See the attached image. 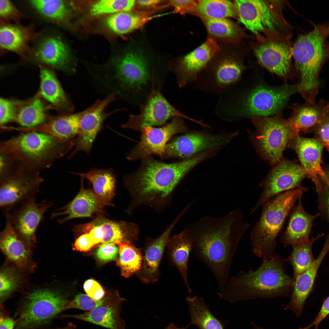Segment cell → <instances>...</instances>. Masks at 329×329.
<instances>
[{"label":"cell","instance_id":"6da1fadb","mask_svg":"<svg viewBox=\"0 0 329 329\" xmlns=\"http://www.w3.org/2000/svg\"><path fill=\"white\" fill-rule=\"evenodd\" d=\"M250 224L239 208L225 216H205L186 226L192 239V251L210 270L218 281L219 290L228 281L230 267L238 246Z\"/></svg>","mask_w":329,"mask_h":329},{"label":"cell","instance_id":"7a4b0ae2","mask_svg":"<svg viewBox=\"0 0 329 329\" xmlns=\"http://www.w3.org/2000/svg\"><path fill=\"white\" fill-rule=\"evenodd\" d=\"M207 151L182 161L165 163L150 157L141 160L136 171L124 178L131 201L126 212L131 214L138 206H149L158 212L170 204L173 192L184 178L202 162L212 158Z\"/></svg>","mask_w":329,"mask_h":329},{"label":"cell","instance_id":"3957f363","mask_svg":"<svg viewBox=\"0 0 329 329\" xmlns=\"http://www.w3.org/2000/svg\"><path fill=\"white\" fill-rule=\"evenodd\" d=\"M298 90V84L260 85L247 93L238 83L218 96L215 113L228 122L251 116H267L280 111Z\"/></svg>","mask_w":329,"mask_h":329},{"label":"cell","instance_id":"277c9868","mask_svg":"<svg viewBox=\"0 0 329 329\" xmlns=\"http://www.w3.org/2000/svg\"><path fill=\"white\" fill-rule=\"evenodd\" d=\"M286 260L276 255L255 271H240L218 294L231 303L257 298L291 295L293 278L285 273Z\"/></svg>","mask_w":329,"mask_h":329},{"label":"cell","instance_id":"5b68a950","mask_svg":"<svg viewBox=\"0 0 329 329\" xmlns=\"http://www.w3.org/2000/svg\"><path fill=\"white\" fill-rule=\"evenodd\" d=\"M329 31L325 23L299 36L291 50L296 69L300 76L298 92L306 102L313 103L318 93L321 69L329 60Z\"/></svg>","mask_w":329,"mask_h":329},{"label":"cell","instance_id":"8992f818","mask_svg":"<svg viewBox=\"0 0 329 329\" xmlns=\"http://www.w3.org/2000/svg\"><path fill=\"white\" fill-rule=\"evenodd\" d=\"M307 190L300 186L271 198L262 205L260 218L250 235L253 252L263 262L274 256L276 237L295 203Z\"/></svg>","mask_w":329,"mask_h":329},{"label":"cell","instance_id":"52a82bcc","mask_svg":"<svg viewBox=\"0 0 329 329\" xmlns=\"http://www.w3.org/2000/svg\"><path fill=\"white\" fill-rule=\"evenodd\" d=\"M112 66L110 70L92 73L89 76L95 89L106 95L113 93L116 98L127 92L139 91L150 79L147 62L137 53H127Z\"/></svg>","mask_w":329,"mask_h":329},{"label":"cell","instance_id":"ba28073f","mask_svg":"<svg viewBox=\"0 0 329 329\" xmlns=\"http://www.w3.org/2000/svg\"><path fill=\"white\" fill-rule=\"evenodd\" d=\"M23 297L16 312L14 329H37L46 325L65 311L69 301L51 288L33 290Z\"/></svg>","mask_w":329,"mask_h":329},{"label":"cell","instance_id":"9c48e42d","mask_svg":"<svg viewBox=\"0 0 329 329\" xmlns=\"http://www.w3.org/2000/svg\"><path fill=\"white\" fill-rule=\"evenodd\" d=\"M73 146L47 133L29 132L3 142L0 151L22 161L36 164L62 156Z\"/></svg>","mask_w":329,"mask_h":329},{"label":"cell","instance_id":"30bf717a","mask_svg":"<svg viewBox=\"0 0 329 329\" xmlns=\"http://www.w3.org/2000/svg\"><path fill=\"white\" fill-rule=\"evenodd\" d=\"M256 143L261 154L273 165L280 161L283 152L293 137L299 135L289 119L254 116Z\"/></svg>","mask_w":329,"mask_h":329},{"label":"cell","instance_id":"8fae6325","mask_svg":"<svg viewBox=\"0 0 329 329\" xmlns=\"http://www.w3.org/2000/svg\"><path fill=\"white\" fill-rule=\"evenodd\" d=\"M154 73L151 76V91L145 103L140 107V113L129 115L128 121L122 127L140 131L143 126L164 125L168 120L175 117L186 119L203 126V122L187 116L167 101L161 92L160 83L157 88L155 87Z\"/></svg>","mask_w":329,"mask_h":329},{"label":"cell","instance_id":"7c38bea8","mask_svg":"<svg viewBox=\"0 0 329 329\" xmlns=\"http://www.w3.org/2000/svg\"><path fill=\"white\" fill-rule=\"evenodd\" d=\"M237 134V132L214 134L205 130H192L168 143L161 158L183 160L207 151L219 150L228 144Z\"/></svg>","mask_w":329,"mask_h":329},{"label":"cell","instance_id":"4fadbf2b","mask_svg":"<svg viewBox=\"0 0 329 329\" xmlns=\"http://www.w3.org/2000/svg\"><path fill=\"white\" fill-rule=\"evenodd\" d=\"M53 204V202L45 200L37 203L34 196L4 214L17 235L32 249L37 243L38 227Z\"/></svg>","mask_w":329,"mask_h":329},{"label":"cell","instance_id":"5bb4252c","mask_svg":"<svg viewBox=\"0 0 329 329\" xmlns=\"http://www.w3.org/2000/svg\"><path fill=\"white\" fill-rule=\"evenodd\" d=\"M192 130L185 124L182 118L179 117L173 118L170 122L161 127L143 126L140 131V141L130 151L127 158L132 161L141 160L153 155H158L162 158L168 142L173 136Z\"/></svg>","mask_w":329,"mask_h":329},{"label":"cell","instance_id":"9a60e30c","mask_svg":"<svg viewBox=\"0 0 329 329\" xmlns=\"http://www.w3.org/2000/svg\"><path fill=\"white\" fill-rule=\"evenodd\" d=\"M73 232L87 233L96 245L99 243L119 245L125 241L133 243L138 239L140 230L136 224L116 221L98 215L91 221L77 225Z\"/></svg>","mask_w":329,"mask_h":329},{"label":"cell","instance_id":"2e32d148","mask_svg":"<svg viewBox=\"0 0 329 329\" xmlns=\"http://www.w3.org/2000/svg\"><path fill=\"white\" fill-rule=\"evenodd\" d=\"M243 68L232 58L221 59L207 66L199 73L193 83V88L219 96L239 82Z\"/></svg>","mask_w":329,"mask_h":329},{"label":"cell","instance_id":"e0dca14e","mask_svg":"<svg viewBox=\"0 0 329 329\" xmlns=\"http://www.w3.org/2000/svg\"><path fill=\"white\" fill-rule=\"evenodd\" d=\"M43 180L37 173L22 170L3 176L1 178L0 208L4 213L9 211L40 191Z\"/></svg>","mask_w":329,"mask_h":329},{"label":"cell","instance_id":"ac0fdd59","mask_svg":"<svg viewBox=\"0 0 329 329\" xmlns=\"http://www.w3.org/2000/svg\"><path fill=\"white\" fill-rule=\"evenodd\" d=\"M267 177L260 185L263 189L250 214L265 202L278 194L300 187L307 176L301 165L295 162L282 160L278 162Z\"/></svg>","mask_w":329,"mask_h":329},{"label":"cell","instance_id":"d6986e66","mask_svg":"<svg viewBox=\"0 0 329 329\" xmlns=\"http://www.w3.org/2000/svg\"><path fill=\"white\" fill-rule=\"evenodd\" d=\"M116 99L114 94L108 95L102 100H98L91 106L81 112L79 132L75 142V148L70 155L72 157L79 151L90 154L92 145L101 129L105 120L110 115L120 110L106 112L107 106Z\"/></svg>","mask_w":329,"mask_h":329},{"label":"cell","instance_id":"ffe728a7","mask_svg":"<svg viewBox=\"0 0 329 329\" xmlns=\"http://www.w3.org/2000/svg\"><path fill=\"white\" fill-rule=\"evenodd\" d=\"M219 49L217 42L209 38L179 61L172 68L179 87L182 88L193 83Z\"/></svg>","mask_w":329,"mask_h":329},{"label":"cell","instance_id":"44dd1931","mask_svg":"<svg viewBox=\"0 0 329 329\" xmlns=\"http://www.w3.org/2000/svg\"><path fill=\"white\" fill-rule=\"evenodd\" d=\"M288 146L296 152L307 177L314 182L317 192H321L323 188L320 178L326 184L329 180L321 165L323 145L315 138L298 135L292 138Z\"/></svg>","mask_w":329,"mask_h":329},{"label":"cell","instance_id":"7402d4cb","mask_svg":"<svg viewBox=\"0 0 329 329\" xmlns=\"http://www.w3.org/2000/svg\"><path fill=\"white\" fill-rule=\"evenodd\" d=\"M40 36L33 24L24 26L0 21L1 54L12 52L26 59L33 54V48L30 44L37 41Z\"/></svg>","mask_w":329,"mask_h":329},{"label":"cell","instance_id":"603a6c76","mask_svg":"<svg viewBox=\"0 0 329 329\" xmlns=\"http://www.w3.org/2000/svg\"><path fill=\"white\" fill-rule=\"evenodd\" d=\"M184 214L183 212L180 213L157 238L147 239L143 253L142 266L136 274L144 284L153 283L157 281L160 274V264L170 234Z\"/></svg>","mask_w":329,"mask_h":329},{"label":"cell","instance_id":"cb8c5ba5","mask_svg":"<svg viewBox=\"0 0 329 329\" xmlns=\"http://www.w3.org/2000/svg\"><path fill=\"white\" fill-rule=\"evenodd\" d=\"M240 22L253 33L257 34L265 28L276 32L277 22L274 12L268 3L264 0H235Z\"/></svg>","mask_w":329,"mask_h":329},{"label":"cell","instance_id":"d4e9b609","mask_svg":"<svg viewBox=\"0 0 329 329\" xmlns=\"http://www.w3.org/2000/svg\"><path fill=\"white\" fill-rule=\"evenodd\" d=\"M83 179L82 178L80 190L75 198L66 205L51 212V218H57L59 224L74 218L90 217L94 214L104 213L103 208L104 206L93 189L84 188Z\"/></svg>","mask_w":329,"mask_h":329},{"label":"cell","instance_id":"484cf974","mask_svg":"<svg viewBox=\"0 0 329 329\" xmlns=\"http://www.w3.org/2000/svg\"><path fill=\"white\" fill-rule=\"evenodd\" d=\"M32 56L42 64L60 70L68 75L75 73V68L70 65L67 47L56 37L48 36L40 40L33 48Z\"/></svg>","mask_w":329,"mask_h":329},{"label":"cell","instance_id":"4316f807","mask_svg":"<svg viewBox=\"0 0 329 329\" xmlns=\"http://www.w3.org/2000/svg\"><path fill=\"white\" fill-rule=\"evenodd\" d=\"M329 252V235L318 257L310 267L294 279L290 301L284 308L292 311L297 317L302 314L305 301L313 288L319 268Z\"/></svg>","mask_w":329,"mask_h":329},{"label":"cell","instance_id":"83f0119b","mask_svg":"<svg viewBox=\"0 0 329 329\" xmlns=\"http://www.w3.org/2000/svg\"><path fill=\"white\" fill-rule=\"evenodd\" d=\"M0 247L8 259L22 271H31L34 269L31 248L19 238L6 219L0 233Z\"/></svg>","mask_w":329,"mask_h":329},{"label":"cell","instance_id":"f1b7e54d","mask_svg":"<svg viewBox=\"0 0 329 329\" xmlns=\"http://www.w3.org/2000/svg\"><path fill=\"white\" fill-rule=\"evenodd\" d=\"M254 52L260 64L280 76L287 75L290 68L291 50L285 44L269 41L259 44Z\"/></svg>","mask_w":329,"mask_h":329},{"label":"cell","instance_id":"f546056e","mask_svg":"<svg viewBox=\"0 0 329 329\" xmlns=\"http://www.w3.org/2000/svg\"><path fill=\"white\" fill-rule=\"evenodd\" d=\"M81 112L63 114L51 118L47 122L32 128L20 127L17 130L36 132L51 135L64 142L75 145L79 130Z\"/></svg>","mask_w":329,"mask_h":329},{"label":"cell","instance_id":"4dcf8cb0","mask_svg":"<svg viewBox=\"0 0 329 329\" xmlns=\"http://www.w3.org/2000/svg\"><path fill=\"white\" fill-rule=\"evenodd\" d=\"M124 299L108 301L104 304L80 314L60 315L61 318H71L89 322L108 329H125V323L120 316L121 303Z\"/></svg>","mask_w":329,"mask_h":329},{"label":"cell","instance_id":"1f68e13d","mask_svg":"<svg viewBox=\"0 0 329 329\" xmlns=\"http://www.w3.org/2000/svg\"><path fill=\"white\" fill-rule=\"evenodd\" d=\"M41 82L38 92L55 109L63 114L70 113L74 105L63 90L54 72L47 66L40 65Z\"/></svg>","mask_w":329,"mask_h":329},{"label":"cell","instance_id":"d6a6232c","mask_svg":"<svg viewBox=\"0 0 329 329\" xmlns=\"http://www.w3.org/2000/svg\"><path fill=\"white\" fill-rule=\"evenodd\" d=\"M302 196L298 199V203L294 206L289 214L287 228L280 239V242L286 247L292 246L299 241L309 239L314 220L319 215L308 214L304 210L302 203Z\"/></svg>","mask_w":329,"mask_h":329},{"label":"cell","instance_id":"836d02e7","mask_svg":"<svg viewBox=\"0 0 329 329\" xmlns=\"http://www.w3.org/2000/svg\"><path fill=\"white\" fill-rule=\"evenodd\" d=\"M167 253L171 263L177 269L186 287L191 293L187 277L188 262L192 251V239L190 232L185 226L179 233L170 237L167 246Z\"/></svg>","mask_w":329,"mask_h":329},{"label":"cell","instance_id":"e575fe53","mask_svg":"<svg viewBox=\"0 0 329 329\" xmlns=\"http://www.w3.org/2000/svg\"><path fill=\"white\" fill-rule=\"evenodd\" d=\"M329 111V101L321 99L313 103L297 104L289 119L297 133L312 132Z\"/></svg>","mask_w":329,"mask_h":329},{"label":"cell","instance_id":"d590c367","mask_svg":"<svg viewBox=\"0 0 329 329\" xmlns=\"http://www.w3.org/2000/svg\"><path fill=\"white\" fill-rule=\"evenodd\" d=\"M55 109L41 97L39 92L32 98L24 100L20 107L15 122L23 127L32 128L47 122L51 118L49 111Z\"/></svg>","mask_w":329,"mask_h":329},{"label":"cell","instance_id":"8d00e7d4","mask_svg":"<svg viewBox=\"0 0 329 329\" xmlns=\"http://www.w3.org/2000/svg\"><path fill=\"white\" fill-rule=\"evenodd\" d=\"M73 173L90 182L94 193L104 206L113 205L111 200L115 195L116 176L111 169L94 168L87 172Z\"/></svg>","mask_w":329,"mask_h":329},{"label":"cell","instance_id":"74e56055","mask_svg":"<svg viewBox=\"0 0 329 329\" xmlns=\"http://www.w3.org/2000/svg\"><path fill=\"white\" fill-rule=\"evenodd\" d=\"M158 16H151L146 12H122L110 16L106 20L108 27L119 34H124L140 29Z\"/></svg>","mask_w":329,"mask_h":329},{"label":"cell","instance_id":"f35d334b","mask_svg":"<svg viewBox=\"0 0 329 329\" xmlns=\"http://www.w3.org/2000/svg\"><path fill=\"white\" fill-rule=\"evenodd\" d=\"M319 234L315 238L301 239L293 245L292 253L286 260L292 266L294 279L297 276L306 271L315 260L312 251L314 242L322 237Z\"/></svg>","mask_w":329,"mask_h":329},{"label":"cell","instance_id":"ab89813d","mask_svg":"<svg viewBox=\"0 0 329 329\" xmlns=\"http://www.w3.org/2000/svg\"><path fill=\"white\" fill-rule=\"evenodd\" d=\"M191 320L187 327L197 326L199 329H224L221 322L209 310L204 300L197 296H188Z\"/></svg>","mask_w":329,"mask_h":329},{"label":"cell","instance_id":"60d3db41","mask_svg":"<svg viewBox=\"0 0 329 329\" xmlns=\"http://www.w3.org/2000/svg\"><path fill=\"white\" fill-rule=\"evenodd\" d=\"M202 18L223 19L238 15L234 3L225 0H198L193 13Z\"/></svg>","mask_w":329,"mask_h":329},{"label":"cell","instance_id":"b9f144b4","mask_svg":"<svg viewBox=\"0 0 329 329\" xmlns=\"http://www.w3.org/2000/svg\"><path fill=\"white\" fill-rule=\"evenodd\" d=\"M119 246V258L116 262L121 275L126 278L136 274L140 270L143 260L142 249L133 243L125 241Z\"/></svg>","mask_w":329,"mask_h":329},{"label":"cell","instance_id":"7bdbcfd3","mask_svg":"<svg viewBox=\"0 0 329 329\" xmlns=\"http://www.w3.org/2000/svg\"><path fill=\"white\" fill-rule=\"evenodd\" d=\"M34 9L46 19L57 24L65 22L70 13L68 3L59 0L29 1Z\"/></svg>","mask_w":329,"mask_h":329},{"label":"cell","instance_id":"ee69618b","mask_svg":"<svg viewBox=\"0 0 329 329\" xmlns=\"http://www.w3.org/2000/svg\"><path fill=\"white\" fill-rule=\"evenodd\" d=\"M23 272L17 267L4 265L0 274V301L1 305L14 292L23 286L24 279Z\"/></svg>","mask_w":329,"mask_h":329},{"label":"cell","instance_id":"f6af8a7d","mask_svg":"<svg viewBox=\"0 0 329 329\" xmlns=\"http://www.w3.org/2000/svg\"><path fill=\"white\" fill-rule=\"evenodd\" d=\"M208 31L212 35L234 41L240 37L241 32L234 23L226 18H202Z\"/></svg>","mask_w":329,"mask_h":329},{"label":"cell","instance_id":"bcb514c9","mask_svg":"<svg viewBox=\"0 0 329 329\" xmlns=\"http://www.w3.org/2000/svg\"><path fill=\"white\" fill-rule=\"evenodd\" d=\"M134 0H102L98 1L92 6L90 12L93 16L104 14L117 13L128 12L134 6Z\"/></svg>","mask_w":329,"mask_h":329},{"label":"cell","instance_id":"7dc6e473","mask_svg":"<svg viewBox=\"0 0 329 329\" xmlns=\"http://www.w3.org/2000/svg\"><path fill=\"white\" fill-rule=\"evenodd\" d=\"M24 101L13 98L1 97L0 124L3 126L11 122H15L19 109Z\"/></svg>","mask_w":329,"mask_h":329},{"label":"cell","instance_id":"c3c4849f","mask_svg":"<svg viewBox=\"0 0 329 329\" xmlns=\"http://www.w3.org/2000/svg\"><path fill=\"white\" fill-rule=\"evenodd\" d=\"M108 301L103 298L96 300L87 295L80 294L76 295L73 300L69 301L65 310L76 309L89 311L103 305Z\"/></svg>","mask_w":329,"mask_h":329},{"label":"cell","instance_id":"681fc988","mask_svg":"<svg viewBox=\"0 0 329 329\" xmlns=\"http://www.w3.org/2000/svg\"><path fill=\"white\" fill-rule=\"evenodd\" d=\"M0 21L7 23H20L23 19L29 18L20 12L10 1L0 0Z\"/></svg>","mask_w":329,"mask_h":329},{"label":"cell","instance_id":"f907efd6","mask_svg":"<svg viewBox=\"0 0 329 329\" xmlns=\"http://www.w3.org/2000/svg\"><path fill=\"white\" fill-rule=\"evenodd\" d=\"M315 139L319 141L329 152V111L312 131Z\"/></svg>","mask_w":329,"mask_h":329},{"label":"cell","instance_id":"816d5d0a","mask_svg":"<svg viewBox=\"0 0 329 329\" xmlns=\"http://www.w3.org/2000/svg\"><path fill=\"white\" fill-rule=\"evenodd\" d=\"M119 248L115 245L101 243L96 252L98 258L103 261L115 260L118 255Z\"/></svg>","mask_w":329,"mask_h":329},{"label":"cell","instance_id":"f5cc1de1","mask_svg":"<svg viewBox=\"0 0 329 329\" xmlns=\"http://www.w3.org/2000/svg\"><path fill=\"white\" fill-rule=\"evenodd\" d=\"M198 1L172 0L169 1L168 5L174 8L173 12L181 15L193 13V9Z\"/></svg>","mask_w":329,"mask_h":329},{"label":"cell","instance_id":"db71d44e","mask_svg":"<svg viewBox=\"0 0 329 329\" xmlns=\"http://www.w3.org/2000/svg\"><path fill=\"white\" fill-rule=\"evenodd\" d=\"M83 288L87 295L96 300L103 299L105 294L101 286L93 279L87 280L84 284Z\"/></svg>","mask_w":329,"mask_h":329},{"label":"cell","instance_id":"11a10c76","mask_svg":"<svg viewBox=\"0 0 329 329\" xmlns=\"http://www.w3.org/2000/svg\"><path fill=\"white\" fill-rule=\"evenodd\" d=\"M95 246L87 233L80 235L75 241L73 245L74 249L83 252L88 251Z\"/></svg>","mask_w":329,"mask_h":329},{"label":"cell","instance_id":"9f6ffc18","mask_svg":"<svg viewBox=\"0 0 329 329\" xmlns=\"http://www.w3.org/2000/svg\"><path fill=\"white\" fill-rule=\"evenodd\" d=\"M329 315V296L325 300L314 321L312 322L314 329H317L319 324Z\"/></svg>","mask_w":329,"mask_h":329},{"label":"cell","instance_id":"6f0895ef","mask_svg":"<svg viewBox=\"0 0 329 329\" xmlns=\"http://www.w3.org/2000/svg\"><path fill=\"white\" fill-rule=\"evenodd\" d=\"M16 324V320L1 313L0 329H14Z\"/></svg>","mask_w":329,"mask_h":329},{"label":"cell","instance_id":"680465c9","mask_svg":"<svg viewBox=\"0 0 329 329\" xmlns=\"http://www.w3.org/2000/svg\"><path fill=\"white\" fill-rule=\"evenodd\" d=\"M137 3L140 6L146 8L156 6L161 3V1L158 0H137Z\"/></svg>","mask_w":329,"mask_h":329},{"label":"cell","instance_id":"91938a15","mask_svg":"<svg viewBox=\"0 0 329 329\" xmlns=\"http://www.w3.org/2000/svg\"><path fill=\"white\" fill-rule=\"evenodd\" d=\"M327 186L329 187V180ZM328 195H327V196L326 197L324 200V207L326 209V211L327 214V215L328 216V218L329 220V192L327 193Z\"/></svg>","mask_w":329,"mask_h":329},{"label":"cell","instance_id":"94428289","mask_svg":"<svg viewBox=\"0 0 329 329\" xmlns=\"http://www.w3.org/2000/svg\"><path fill=\"white\" fill-rule=\"evenodd\" d=\"M53 329H77V327L75 324L69 322L64 327Z\"/></svg>","mask_w":329,"mask_h":329},{"label":"cell","instance_id":"6125c7cd","mask_svg":"<svg viewBox=\"0 0 329 329\" xmlns=\"http://www.w3.org/2000/svg\"><path fill=\"white\" fill-rule=\"evenodd\" d=\"M187 327V326L186 327L179 328L177 327L173 323H171L166 327L165 329H186Z\"/></svg>","mask_w":329,"mask_h":329},{"label":"cell","instance_id":"be15d7a7","mask_svg":"<svg viewBox=\"0 0 329 329\" xmlns=\"http://www.w3.org/2000/svg\"><path fill=\"white\" fill-rule=\"evenodd\" d=\"M313 325L312 323H310V324L308 325L307 326L304 327H300L299 329H309L312 327H313Z\"/></svg>","mask_w":329,"mask_h":329},{"label":"cell","instance_id":"e7e4bbea","mask_svg":"<svg viewBox=\"0 0 329 329\" xmlns=\"http://www.w3.org/2000/svg\"><path fill=\"white\" fill-rule=\"evenodd\" d=\"M253 324V329H264L262 327H259L258 326L256 325Z\"/></svg>","mask_w":329,"mask_h":329},{"label":"cell","instance_id":"03108f58","mask_svg":"<svg viewBox=\"0 0 329 329\" xmlns=\"http://www.w3.org/2000/svg\"><path fill=\"white\" fill-rule=\"evenodd\" d=\"M326 24L327 28L329 30V22L326 23Z\"/></svg>","mask_w":329,"mask_h":329}]
</instances>
